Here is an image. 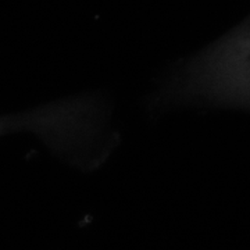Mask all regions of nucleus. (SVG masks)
<instances>
[{"mask_svg":"<svg viewBox=\"0 0 250 250\" xmlns=\"http://www.w3.org/2000/svg\"><path fill=\"white\" fill-rule=\"evenodd\" d=\"M93 108L75 100L50 104L17 116H0V135L31 131L56 147H70L92 131Z\"/></svg>","mask_w":250,"mask_h":250,"instance_id":"f257e3e1","label":"nucleus"}]
</instances>
